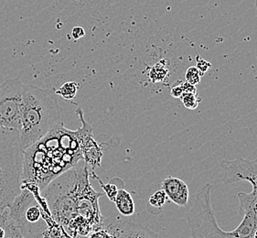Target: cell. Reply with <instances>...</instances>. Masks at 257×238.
<instances>
[{
  "mask_svg": "<svg viewBox=\"0 0 257 238\" xmlns=\"http://www.w3.org/2000/svg\"><path fill=\"white\" fill-rule=\"evenodd\" d=\"M82 127L69 130L60 122L46 136L23 151L22 183H30L43 191L52 181L77 165L82 157V140L93 129L76 110Z\"/></svg>",
  "mask_w": 257,
  "mask_h": 238,
  "instance_id": "6da1fadb",
  "label": "cell"
},
{
  "mask_svg": "<svg viewBox=\"0 0 257 238\" xmlns=\"http://www.w3.org/2000/svg\"><path fill=\"white\" fill-rule=\"evenodd\" d=\"M86 164L66 171L44 189L52 215L72 233L86 235L101 223L98 197L89 183Z\"/></svg>",
  "mask_w": 257,
  "mask_h": 238,
  "instance_id": "7a4b0ae2",
  "label": "cell"
},
{
  "mask_svg": "<svg viewBox=\"0 0 257 238\" xmlns=\"http://www.w3.org/2000/svg\"><path fill=\"white\" fill-rule=\"evenodd\" d=\"M62 106L51 90L24 84L19 130L21 150L24 151L53 130L62 122Z\"/></svg>",
  "mask_w": 257,
  "mask_h": 238,
  "instance_id": "3957f363",
  "label": "cell"
},
{
  "mask_svg": "<svg viewBox=\"0 0 257 238\" xmlns=\"http://www.w3.org/2000/svg\"><path fill=\"white\" fill-rule=\"evenodd\" d=\"M212 185L207 182L196 194L193 206L187 214V221L193 238H253L257 228V214L246 212L234 230L223 231L217 223L211 204Z\"/></svg>",
  "mask_w": 257,
  "mask_h": 238,
  "instance_id": "277c9868",
  "label": "cell"
},
{
  "mask_svg": "<svg viewBox=\"0 0 257 238\" xmlns=\"http://www.w3.org/2000/svg\"><path fill=\"white\" fill-rule=\"evenodd\" d=\"M23 157L19 131L0 128V215L21 192Z\"/></svg>",
  "mask_w": 257,
  "mask_h": 238,
  "instance_id": "5b68a950",
  "label": "cell"
},
{
  "mask_svg": "<svg viewBox=\"0 0 257 238\" xmlns=\"http://www.w3.org/2000/svg\"><path fill=\"white\" fill-rule=\"evenodd\" d=\"M220 180L224 184L249 181L252 186L249 193L238 192L239 212L257 214V160L237 158L233 161H222L220 163Z\"/></svg>",
  "mask_w": 257,
  "mask_h": 238,
  "instance_id": "8992f818",
  "label": "cell"
},
{
  "mask_svg": "<svg viewBox=\"0 0 257 238\" xmlns=\"http://www.w3.org/2000/svg\"><path fill=\"white\" fill-rule=\"evenodd\" d=\"M24 84L20 78L8 79L0 84V128L19 131Z\"/></svg>",
  "mask_w": 257,
  "mask_h": 238,
  "instance_id": "52a82bcc",
  "label": "cell"
},
{
  "mask_svg": "<svg viewBox=\"0 0 257 238\" xmlns=\"http://www.w3.org/2000/svg\"><path fill=\"white\" fill-rule=\"evenodd\" d=\"M162 190L169 200L180 207H186L189 202L190 191L185 181L176 177L169 176L162 181Z\"/></svg>",
  "mask_w": 257,
  "mask_h": 238,
  "instance_id": "ba28073f",
  "label": "cell"
},
{
  "mask_svg": "<svg viewBox=\"0 0 257 238\" xmlns=\"http://www.w3.org/2000/svg\"><path fill=\"white\" fill-rule=\"evenodd\" d=\"M114 238H159V234L143 224L126 221L114 228Z\"/></svg>",
  "mask_w": 257,
  "mask_h": 238,
  "instance_id": "9c48e42d",
  "label": "cell"
},
{
  "mask_svg": "<svg viewBox=\"0 0 257 238\" xmlns=\"http://www.w3.org/2000/svg\"><path fill=\"white\" fill-rule=\"evenodd\" d=\"M113 202L118 212L123 216H131L135 213V202L130 192L125 191L123 188L119 189L118 193Z\"/></svg>",
  "mask_w": 257,
  "mask_h": 238,
  "instance_id": "30bf717a",
  "label": "cell"
},
{
  "mask_svg": "<svg viewBox=\"0 0 257 238\" xmlns=\"http://www.w3.org/2000/svg\"><path fill=\"white\" fill-rule=\"evenodd\" d=\"M168 201H169V198L167 196L166 192L161 189L154 192L151 196L149 197L147 209L151 214H155V215L160 214Z\"/></svg>",
  "mask_w": 257,
  "mask_h": 238,
  "instance_id": "8fae6325",
  "label": "cell"
},
{
  "mask_svg": "<svg viewBox=\"0 0 257 238\" xmlns=\"http://www.w3.org/2000/svg\"><path fill=\"white\" fill-rule=\"evenodd\" d=\"M167 63H168L167 60H162L158 62L157 64H155L149 72V79L151 80V82L160 83L167 77L168 73H169V70L167 68Z\"/></svg>",
  "mask_w": 257,
  "mask_h": 238,
  "instance_id": "7c38bea8",
  "label": "cell"
},
{
  "mask_svg": "<svg viewBox=\"0 0 257 238\" xmlns=\"http://www.w3.org/2000/svg\"><path fill=\"white\" fill-rule=\"evenodd\" d=\"M79 84L76 82H67L57 89L55 93L66 100H72L77 94Z\"/></svg>",
  "mask_w": 257,
  "mask_h": 238,
  "instance_id": "4fadbf2b",
  "label": "cell"
},
{
  "mask_svg": "<svg viewBox=\"0 0 257 238\" xmlns=\"http://www.w3.org/2000/svg\"><path fill=\"white\" fill-rule=\"evenodd\" d=\"M180 99L184 107L189 110L198 108L201 101V98L198 95V93H183Z\"/></svg>",
  "mask_w": 257,
  "mask_h": 238,
  "instance_id": "5bb4252c",
  "label": "cell"
},
{
  "mask_svg": "<svg viewBox=\"0 0 257 238\" xmlns=\"http://www.w3.org/2000/svg\"><path fill=\"white\" fill-rule=\"evenodd\" d=\"M186 81L192 85H197L201 83V75L199 70L195 66L188 68L185 73Z\"/></svg>",
  "mask_w": 257,
  "mask_h": 238,
  "instance_id": "9a60e30c",
  "label": "cell"
},
{
  "mask_svg": "<svg viewBox=\"0 0 257 238\" xmlns=\"http://www.w3.org/2000/svg\"><path fill=\"white\" fill-rule=\"evenodd\" d=\"M97 180L98 181L100 182V184H101V186L103 188V191L105 192V194L108 197L109 200L113 202L114 199H115V197L117 195V193H118V187L116 186L115 184L112 183V181H110L109 183H105V184H104L103 181H100L99 179H97ZM120 189H121V188H120Z\"/></svg>",
  "mask_w": 257,
  "mask_h": 238,
  "instance_id": "2e32d148",
  "label": "cell"
},
{
  "mask_svg": "<svg viewBox=\"0 0 257 238\" xmlns=\"http://www.w3.org/2000/svg\"><path fill=\"white\" fill-rule=\"evenodd\" d=\"M196 62H197L196 68L199 70L201 76L211 67V62H207L204 59H202L200 55L196 56Z\"/></svg>",
  "mask_w": 257,
  "mask_h": 238,
  "instance_id": "e0dca14e",
  "label": "cell"
},
{
  "mask_svg": "<svg viewBox=\"0 0 257 238\" xmlns=\"http://www.w3.org/2000/svg\"><path fill=\"white\" fill-rule=\"evenodd\" d=\"M182 82L181 80L177 81L176 83H173V85L170 88V94L174 98H180V96L183 93V89H182Z\"/></svg>",
  "mask_w": 257,
  "mask_h": 238,
  "instance_id": "ac0fdd59",
  "label": "cell"
},
{
  "mask_svg": "<svg viewBox=\"0 0 257 238\" xmlns=\"http://www.w3.org/2000/svg\"><path fill=\"white\" fill-rule=\"evenodd\" d=\"M72 35L74 40H79L82 37L85 36V31L82 27H75L72 30Z\"/></svg>",
  "mask_w": 257,
  "mask_h": 238,
  "instance_id": "d6986e66",
  "label": "cell"
},
{
  "mask_svg": "<svg viewBox=\"0 0 257 238\" xmlns=\"http://www.w3.org/2000/svg\"><path fill=\"white\" fill-rule=\"evenodd\" d=\"M182 89H183V93H197V88L195 85H192L190 83H188L187 81L182 82Z\"/></svg>",
  "mask_w": 257,
  "mask_h": 238,
  "instance_id": "ffe728a7",
  "label": "cell"
},
{
  "mask_svg": "<svg viewBox=\"0 0 257 238\" xmlns=\"http://www.w3.org/2000/svg\"><path fill=\"white\" fill-rule=\"evenodd\" d=\"M253 238H257V228L256 230L254 231V233H253Z\"/></svg>",
  "mask_w": 257,
  "mask_h": 238,
  "instance_id": "44dd1931",
  "label": "cell"
},
{
  "mask_svg": "<svg viewBox=\"0 0 257 238\" xmlns=\"http://www.w3.org/2000/svg\"><path fill=\"white\" fill-rule=\"evenodd\" d=\"M255 8H256V11H257V0H255Z\"/></svg>",
  "mask_w": 257,
  "mask_h": 238,
  "instance_id": "7402d4cb",
  "label": "cell"
}]
</instances>
